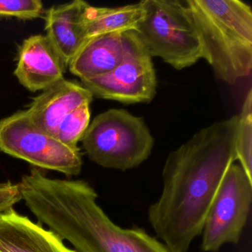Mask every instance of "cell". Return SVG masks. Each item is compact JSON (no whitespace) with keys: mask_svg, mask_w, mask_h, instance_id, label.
Returning a JSON list of instances; mask_svg holds the SVG:
<instances>
[{"mask_svg":"<svg viewBox=\"0 0 252 252\" xmlns=\"http://www.w3.org/2000/svg\"><path fill=\"white\" fill-rule=\"evenodd\" d=\"M237 115L215 122L166 158L161 194L149 208L148 218L169 252H188L201 234L222 178L237 160Z\"/></svg>","mask_w":252,"mask_h":252,"instance_id":"obj_1","label":"cell"},{"mask_svg":"<svg viewBox=\"0 0 252 252\" xmlns=\"http://www.w3.org/2000/svg\"><path fill=\"white\" fill-rule=\"evenodd\" d=\"M0 150L14 158L72 176L82 171L79 149L65 145L32 122L27 110L0 120Z\"/></svg>","mask_w":252,"mask_h":252,"instance_id":"obj_6","label":"cell"},{"mask_svg":"<svg viewBox=\"0 0 252 252\" xmlns=\"http://www.w3.org/2000/svg\"><path fill=\"white\" fill-rule=\"evenodd\" d=\"M23 200L20 184L11 181L0 183V212L14 207L16 203Z\"/></svg>","mask_w":252,"mask_h":252,"instance_id":"obj_18","label":"cell"},{"mask_svg":"<svg viewBox=\"0 0 252 252\" xmlns=\"http://www.w3.org/2000/svg\"><path fill=\"white\" fill-rule=\"evenodd\" d=\"M144 13L143 1L116 8H101L89 5L84 20L86 40L99 35L135 31Z\"/></svg>","mask_w":252,"mask_h":252,"instance_id":"obj_14","label":"cell"},{"mask_svg":"<svg viewBox=\"0 0 252 252\" xmlns=\"http://www.w3.org/2000/svg\"><path fill=\"white\" fill-rule=\"evenodd\" d=\"M125 57L113 71L82 79L93 95L124 104L149 103L157 91V78L150 54L135 31L122 33Z\"/></svg>","mask_w":252,"mask_h":252,"instance_id":"obj_7","label":"cell"},{"mask_svg":"<svg viewBox=\"0 0 252 252\" xmlns=\"http://www.w3.org/2000/svg\"><path fill=\"white\" fill-rule=\"evenodd\" d=\"M238 116L234 148L236 157L246 175L252 180V90L248 91Z\"/></svg>","mask_w":252,"mask_h":252,"instance_id":"obj_15","label":"cell"},{"mask_svg":"<svg viewBox=\"0 0 252 252\" xmlns=\"http://www.w3.org/2000/svg\"><path fill=\"white\" fill-rule=\"evenodd\" d=\"M144 17L136 30L152 57H159L176 70L203 59L201 45L185 1L144 0Z\"/></svg>","mask_w":252,"mask_h":252,"instance_id":"obj_5","label":"cell"},{"mask_svg":"<svg viewBox=\"0 0 252 252\" xmlns=\"http://www.w3.org/2000/svg\"><path fill=\"white\" fill-rule=\"evenodd\" d=\"M252 180L233 163L227 169L202 231L201 249L218 252L226 243L237 244L251 212Z\"/></svg>","mask_w":252,"mask_h":252,"instance_id":"obj_8","label":"cell"},{"mask_svg":"<svg viewBox=\"0 0 252 252\" xmlns=\"http://www.w3.org/2000/svg\"><path fill=\"white\" fill-rule=\"evenodd\" d=\"M94 95L74 81L63 79L33 98L27 112L32 122L55 135L60 122L68 113L85 104H91Z\"/></svg>","mask_w":252,"mask_h":252,"instance_id":"obj_10","label":"cell"},{"mask_svg":"<svg viewBox=\"0 0 252 252\" xmlns=\"http://www.w3.org/2000/svg\"><path fill=\"white\" fill-rule=\"evenodd\" d=\"M203 59L215 77L234 85L252 70V11L240 0H187Z\"/></svg>","mask_w":252,"mask_h":252,"instance_id":"obj_3","label":"cell"},{"mask_svg":"<svg viewBox=\"0 0 252 252\" xmlns=\"http://www.w3.org/2000/svg\"><path fill=\"white\" fill-rule=\"evenodd\" d=\"M89 4L75 0L45 11L46 36L68 66L85 41V13Z\"/></svg>","mask_w":252,"mask_h":252,"instance_id":"obj_12","label":"cell"},{"mask_svg":"<svg viewBox=\"0 0 252 252\" xmlns=\"http://www.w3.org/2000/svg\"><path fill=\"white\" fill-rule=\"evenodd\" d=\"M81 141L94 163L122 171L134 169L147 160L155 142L144 119L124 109H110L98 115Z\"/></svg>","mask_w":252,"mask_h":252,"instance_id":"obj_4","label":"cell"},{"mask_svg":"<svg viewBox=\"0 0 252 252\" xmlns=\"http://www.w3.org/2000/svg\"><path fill=\"white\" fill-rule=\"evenodd\" d=\"M124 57L122 33L99 35L85 41L69 63V69L81 80L92 79L113 71Z\"/></svg>","mask_w":252,"mask_h":252,"instance_id":"obj_13","label":"cell"},{"mask_svg":"<svg viewBox=\"0 0 252 252\" xmlns=\"http://www.w3.org/2000/svg\"><path fill=\"white\" fill-rule=\"evenodd\" d=\"M98 194L82 180L55 179L41 191L33 214L75 252H170L141 228H123L96 202Z\"/></svg>","mask_w":252,"mask_h":252,"instance_id":"obj_2","label":"cell"},{"mask_svg":"<svg viewBox=\"0 0 252 252\" xmlns=\"http://www.w3.org/2000/svg\"><path fill=\"white\" fill-rule=\"evenodd\" d=\"M91 104L78 107L67 115L57 126L55 136L61 142L73 149H79L78 143L82 141L91 123Z\"/></svg>","mask_w":252,"mask_h":252,"instance_id":"obj_16","label":"cell"},{"mask_svg":"<svg viewBox=\"0 0 252 252\" xmlns=\"http://www.w3.org/2000/svg\"><path fill=\"white\" fill-rule=\"evenodd\" d=\"M67 67L48 36L36 35L20 47L14 75L29 91H43L64 79Z\"/></svg>","mask_w":252,"mask_h":252,"instance_id":"obj_9","label":"cell"},{"mask_svg":"<svg viewBox=\"0 0 252 252\" xmlns=\"http://www.w3.org/2000/svg\"><path fill=\"white\" fill-rule=\"evenodd\" d=\"M0 252H75L57 234L14 208L0 212Z\"/></svg>","mask_w":252,"mask_h":252,"instance_id":"obj_11","label":"cell"},{"mask_svg":"<svg viewBox=\"0 0 252 252\" xmlns=\"http://www.w3.org/2000/svg\"><path fill=\"white\" fill-rule=\"evenodd\" d=\"M44 14L40 0H0V17L33 20L44 17Z\"/></svg>","mask_w":252,"mask_h":252,"instance_id":"obj_17","label":"cell"}]
</instances>
